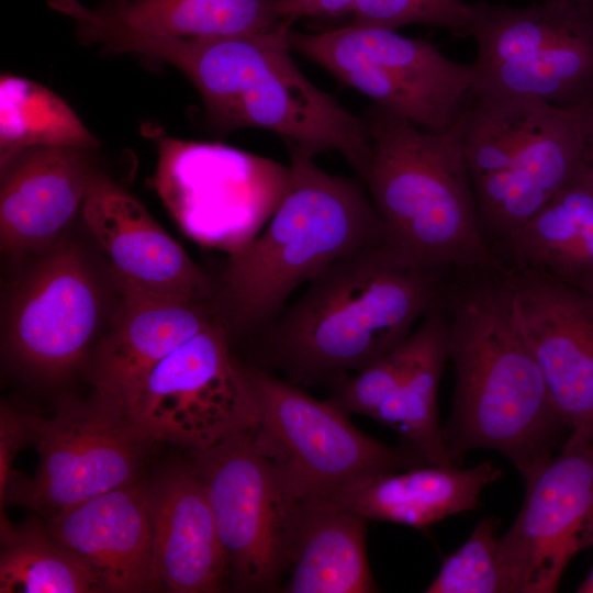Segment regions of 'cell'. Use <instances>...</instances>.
Instances as JSON below:
<instances>
[{
	"label": "cell",
	"instance_id": "obj_16",
	"mask_svg": "<svg viewBox=\"0 0 593 593\" xmlns=\"http://www.w3.org/2000/svg\"><path fill=\"white\" fill-rule=\"evenodd\" d=\"M82 220L109 257L120 291L209 300L212 288L183 248L141 201L94 171Z\"/></svg>",
	"mask_w": 593,
	"mask_h": 593
},
{
	"label": "cell",
	"instance_id": "obj_8",
	"mask_svg": "<svg viewBox=\"0 0 593 593\" xmlns=\"http://www.w3.org/2000/svg\"><path fill=\"white\" fill-rule=\"evenodd\" d=\"M153 136L150 183L179 228L230 256L246 247L281 201L289 166L220 143Z\"/></svg>",
	"mask_w": 593,
	"mask_h": 593
},
{
	"label": "cell",
	"instance_id": "obj_31",
	"mask_svg": "<svg viewBox=\"0 0 593 593\" xmlns=\"http://www.w3.org/2000/svg\"><path fill=\"white\" fill-rule=\"evenodd\" d=\"M32 413L2 403L0 409V501L13 479L12 463L21 447L31 441Z\"/></svg>",
	"mask_w": 593,
	"mask_h": 593
},
{
	"label": "cell",
	"instance_id": "obj_15",
	"mask_svg": "<svg viewBox=\"0 0 593 593\" xmlns=\"http://www.w3.org/2000/svg\"><path fill=\"white\" fill-rule=\"evenodd\" d=\"M586 139V103L548 104L503 170L471 180L492 251L585 168Z\"/></svg>",
	"mask_w": 593,
	"mask_h": 593
},
{
	"label": "cell",
	"instance_id": "obj_6",
	"mask_svg": "<svg viewBox=\"0 0 593 593\" xmlns=\"http://www.w3.org/2000/svg\"><path fill=\"white\" fill-rule=\"evenodd\" d=\"M289 43L374 107L434 133L452 128L473 100L471 64L393 29L351 22L321 33L290 30Z\"/></svg>",
	"mask_w": 593,
	"mask_h": 593
},
{
	"label": "cell",
	"instance_id": "obj_27",
	"mask_svg": "<svg viewBox=\"0 0 593 593\" xmlns=\"http://www.w3.org/2000/svg\"><path fill=\"white\" fill-rule=\"evenodd\" d=\"M34 146L93 149L100 141L75 111L48 88L24 77L0 79V166Z\"/></svg>",
	"mask_w": 593,
	"mask_h": 593
},
{
	"label": "cell",
	"instance_id": "obj_3",
	"mask_svg": "<svg viewBox=\"0 0 593 593\" xmlns=\"http://www.w3.org/2000/svg\"><path fill=\"white\" fill-rule=\"evenodd\" d=\"M465 115L445 133L374 105L362 116L372 145L362 178L383 222L385 244L421 267H505L481 231L463 152Z\"/></svg>",
	"mask_w": 593,
	"mask_h": 593
},
{
	"label": "cell",
	"instance_id": "obj_21",
	"mask_svg": "<svg viewBox=\"0 0 593 593\" xmlns=\"http://www.w3.org/2000/svg\"><path fill=\"white\" fill-rule=\"evenodd\" d=\"M502 475L491 460L469 468L421 465L362 478L329 500L368 521L425 529L475 510L484 489Z\"/></svg>",
	"mask_w": 593,
	"mask_h": 593
},
{
	"label": "cell",
	"instance_id": "obj_4",
	"mask_svg": "<svg viewBox=\"0 0 593 593\" xmlns=\"http://www.w3.org/2000/svg\"><path fill=\"white\" fill-rule=\"evenodd\" d=\"M289 180L265 231L228 258L223 295L233 326L271 323L284 301L335 260L385 243L383 222L355 180L289 147Z\"/></svg>",
	"mask_w": 593,
	"mask_h": 593
},
{
	"label": "cell",
	"instance_id": "obj_9",
	"mask_svg": "<svg viewBox=\"0 0 593 593\" xmlns=\"http://www.w3.org/2000/svg\"><path fill=\"white\" fill-rule=\"evenodd\" d=\"M189 451L211 504L230 582L244 592L277 590L289 567L300 500L258 451L251 427Z\"/></svg>",
	"mask_w": 593,
	"mask_h": 593
},
{
	"label": "cell",
	"instance_id": "obj_26",
	"mask_svg": "<svg viewBox=\"0 0 593 593\" xmlns=\"http://www.w3.org/2000/svg\"><path fill=\"white\" fill-rule=\"evenodd\" d=\"M1 593L102 592L89 567L35 519L14 527L1 513Z\"/></svg>",
	"mask_w": 593,
	"mask_h": 593
},
{
	"label": "cell",
	"instance_id": "obj_24",
	"mask_svg": "<svg viewBox=\"0 0 593 593\" xmlns=\"http://www.w3.org/2000/svg\"><path fill=\"white\" fill-rule=\"evenodd\" d=\"M413 335L415 348L410 363L371 418L396 432L403 445L427 463L458 466L448 451L438 414L439 383L449 360L448 324L441 298L425 313Z\"/></svg>",
	"mask_w": 593,
	"mask_h": 593
},
{
	"label": "cell",
	"instance_id": "obj_34",
	"mask_svg": "<svg viewBox=\"0 0 593 593\" xmlns=\"http://www.w3.org/2000/svg\"><path fill=\"white\" fill-rule=\"evenodd\" d=\"M590 108H591V111H592V114H593V100L590 102Z\"/></svg>",
	"mask_w": 593,
	"mask_h": 593
},
{
	"label": "cell",
	"instance_id": "obj_19",
	"mask_svg": "<svg viewBox=\"0 0 593 593\" xmlns=\"http://www.w3.org/2000/svg\"><path fill=\"white\" fill-rule=\"evenodd\" d=\"M114 328L98 351L96 393L127 416L152 370L221 315L209 300L120 291Z\"/></svg>",
	"mask_w": 593,
	"mask_h": 593
},
{
	"label": "cell",
	"instance_id": "obj_23",
	"mask_svg": "<svg viewBox=\"0 0 593 593\" xmlns=\"http://www.w3.org/2000/svg\"><path fill=\"white\" fill-rule=\"evenodd\" d=\"M367 518L323 497L299 501L287 593H370Z\"/></svg>",
	"mask_w": 593,
	"mask_h": 593
},
{
	"label": "cell",
	"instance_id": "obj_29",
	"mask_svg": "<svg viewBox=\"0 0 593 593\" xmlns=\"http://www.w3.org/2000/svg\"><path fill=\"white\" fill-rule=\"evenodd\" d=\"M351 14L355 23L393 30L425 24L467 37L473 3L463 0H356Z\"/></svg>",
	"mask_w": 593,
	"mask_h": 593
},
{
	"label": "cell",
	"instance_id": "obj_32",
	"mask_svg": "<svg viewBox=\"0 0 593 593\" xmlns=\"http://www.w3.org/2000/svg\"><path fill=\"white\" fill-rule=\"evenodd\" d=\"M288 19H329L353 12L356 0H280Z\"/></svg>",
	"mask_w": 593,
	"mask_h": 593
},
{
	"label": "cell",
	"instance_id": "obj_10",
	"mask_svg": "<svg viewBox=\"0 0 593 593\" xmlns=\"http://www.w3.org/2000/svg\"><path fill=\"white\" fill-rule=\"evenodd\" d=\"M127 418L144 439L189 450L209 448L254 425L244 366L230 353L221 316L152 370Z\"/></svg>",
	"mask_w": 593,
	"mask_h": 593
},
{
	"label": "cell",
	"instance_id": "obj_33",
	"mask_svg": "<svg viewBox=\"0 0 593 593\" xmlns=\"http://www.w3.org/2000/svg\"><path fill=\"white\" fill-rule=\"evenodd\" d=\"M577 592L593 593V567L588 573V575L584 578V580L581 582V584L578 586Z\"/></svg>",
	"mask_w": 593,
	"mask_h": 593
},
{
	"label": "cell",
	"instance_id": "obj_17",
	"mask_svg": "<svg viewBox=\"0 0 593 593\" xmlns=\"http://www.w3.org/2000/svg\"><path fill=\"white\" fill-rule=\"evenodd\" d=\"M160 589L211 593L230 570L204 485L190 465L171 466L144 484Z\"/></svg>",
	"mask_w": 593,
	"mask_h": 593
},
{
	"label": "cell",
	"instance_id": "obj_1",
	"mask_svg": "<svg viewBox=\"0 0 593 593\" xmlns=\"http://www.w3.org/2000/svg\"><path fill=\"white\" fill-rule=\"evenodd\" d=\"M455 272L441 296L455 371L451 414L443 428L448 451L459 466L470 450H495L527 485L570 429L521 328L510 269Z\"/></svg>",
	"mask_w": 593,
	"mask_h": 593
},
{
	"label": "cell",
	"instance_id": "obj_11",
	"mask_svg": "<svg viewBox=\"0 0 593 593\" xmlns=\"http://www.w3.org/2000/svg\"><path fill=\"white\" fill-rule=\"evenodd\" d=\"M31 441L40 462L14 500L48 519L94 496L135 483L152 443L125 413L99 394L89 401L61 400L54 414H32Z\"/></svg>",
	"mask_w": 593,
	"mask_h": 593
},
{
	"label": "cell",
	"instance_id": "obj_12",
	"mask_svg": "<svg viewBox=\"0 0 593 593\" xmlns=\"http://www.w3.org/2000/svg\"><path fill=\"white\" fill-rule=\"evenodd\" d=\"M501 547L517 593L556 592L570 561L593 547V422L573 428L525 485Z\"/></svg>",
	"mask_w": 593,
	"mask_h": 593
},
{
	"label": "cell",
	"instance_id": "obj_18",
	"mask_svg": "<svg viewBox=\"0 0 593 593\" xmlns=\"http://www.w3.org/2000/svg\"><path fill=\"white\" fill-rule=\"evenodd\" d=\"M47 529L89 567L102 592L160 589L144 484L118 488L70 507L49 518Z\"/></svg>",
	"mask_w": 593,
	"mask_h": 593
},
{
	"label": "cell",
	"instance_id": "obj_35",
	"mask_svg": "<svg viewBox=\"0 0 593 593\" xmlns=\"http://www.w3.org/2000/svg\"><path fill=\"white\" fill-rule=\"evenodd\" d=\"M112 1H115V2H124V1H127V0H112Z\"/></svg>",
	"mask_w": 593,
	"mask_h": 593
},
{
	"label": "cell",
	"instance_id": "obj_7",
	"mask_svg": "<svg viewBox=\"0 0 593 593\" xmlns=\"http://www.w3.org/2000/svg\"><path fill=\"white\" fill-rule=\"evenodd\" d=\"M253 440L299 500L329 499L381 472L427 463L402 445L383 444L355 427L346 412L260 369L245 367Z\"/></svg>",
	"mask_w": 593,
	"mask_h": 593
},
{
	"label": "cell",
	"instance_id": "obj_20",
	"mask_svg": "<svg viewBox=\"0 0 593 593\" xmlns=\"http://www.w3.org/2000/svg\"><path fill=\"white\" fill-rule=\"evenodd\" d=\"M88 150L34 146L0 166L2 253L18 255L42 248L68 225L96 171Z\"/></svg>",
	"mask_w": 593,
	"mask_h": 593
},
{
	"label": "cell",
	"instance_id": "obj_28",
	"mask_svg": "<svg viewBox=\"0 0 593 593\" xmlns=\"http://www.w3.org/2000/svg\"><path fill=\"white\" fill-rule=\"evenodd\" d=\"M500 521L485 516L469 538L443 559L426 593H516L517 584L506 562L499 534Z\"/></svg>",
	"mask_w": 593,
	"mask_h": 593
},
{
	"label": "cell",
	"instance_id": "obj_5",
	"mask_svg": "<svg viewBox=\"0 0 593 593\" xmlns=\"http://www.w3.org/2000/svg\"><path fill=\"white\" fill-rule=\"evenodd\" d=\"M467 37L477 100L534 97L563 109L593 100V0L475 2Z\"/></svg>",
	"mask_w": 593,
	"mask_h": 593
},
{
	"label": "cell",
	"instance_id": "obj_25",
	"mask_svg": "<svg viewBox=\"0 0 593 593\" xmlns=\"http://www.w3.org/2000/svg\"><path fill=\"white\" fill-rule=\"evenodd\" d=\"M93 9L138 31L180 37L255 34L292 24L280 0H108Z\"/></svg>",
	"mask_w": 593,
	"mask_h": 593
},
{
	"label": "cell",
	"instance_id": "obj_13",
	"mask_svg": "<svg viewBox=\"0 0 593 593\" xmlns=\"http://www.w3.org/2000/svg\"><path fill=\"white\" fill-rule=\"evenodd\" d=\"M98 318L93 280L75 247L64 246L16 288L8 315L7 349L30 372L59 378L82 360Z\"/></svg>",
	"mask_w": 593,
	"mask_h": 593
},
{
	"label": "cell",
	"instance_id": "obj_30",
	"mask_svg": "<svg viewBox=\"0 0 593 593\" xmlns=\"http://www.w3.org/2000/svg\"><path fill=\"white\" fill-rule=\"evenodd\" d=\"M415 348V338H407L391 351L369 363L356 376L339 383L328 400L347 414L371 417L400 382Z\"/></svg>",
	"mask_w": 593,
	"mask_h": 593
},
{
	"label": "cell",
	"instance_id": "obj_2",
	"mask_svg": "<svg viewBox=\"0 0 593 593\" xmlns=\"http://www.w3.org/2000/svg\"><path fill=\"white\" fill-rule=\"evenodd\" d=\"M446 270L417 266L385 243L335 260L275 320V361L303 383L361 370L407 338L441 298Z\"/></svg>",
	"mask_w": 593,
	"mask_h": 593
},
{
	"label": "cell",
	"instance_id": "obj_22",
	"mask_svg": "<svg viewBox=\"0 0 593 593\" xmlns=\"http://www.w3.org/2000/svg\"><path fill=\"white\" fill-rule=\"evenodd\" d=\"M493 253L510 270L535 271L586 292L593 288V182L586 166Z\"/></svg>",
	"mask_w": 593,
	"mask_h": 593
},
{
	"label": "cell",
	"instance_id": "obj_36",
	"mask_svg": "<svg viewBox=\"0 0 593 593\" xmlns=\"http://www.w3.org/2000/svg\"><path fill=\"white\" fill-rule=\"evenodd\" d=\"M589 293L593 294V289Z\"/></svg>",
	"mask_w": 593,
	"mask_h": 593
},
{
	"label": "cell",
	"instance_id": "obj_14",
	"mask_svg": "<svg viewBox=\"0 0 593 593\" xmlns=\"http://www.w3.org/2000/svg\"><path fill=\"white\" fill-rule=\"evenodd\" d=\"M511 271L521 328L570 432L593 422V294L545 275Z\"/></svg>",
	"mask_w": 593,
	"mask_h": 593
}]
</instances>
